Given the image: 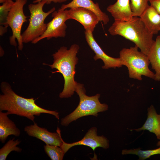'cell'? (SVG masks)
<instances>
[{
    "mask_svg": "<svg viewBox=\"0 0 160 160\" xmlns=\"http://www.w3.org/2000/svg\"><path fill=\"white\" fill-rule=\"evenodd\" d=\"M9 115L7 111H0V141L2 143H5L9 136L18 137L20 134V130L8 116Z\"/></svg>",
    "mask_w": 160,
    "mask_h": 160,
    "instance_id": "cell-16",
    "label": "cell"
},
{
    "mask_svg": "<svg viewBox=\"0 0 160 160\" xmlns=\"http://www.w3.org/2000/svg\"><path fill=\"white\" fill-rule=\"evenodd\" d=\"M140 17L148 30L153 35L160 31V15L151 5Z\"/></svg>",
    "mask_w": 160,
    "mask_h": 160,
    "instance_id": "cell-17",
    "label": "cell"
},
{
    "mask_svg": "<svg viewBox=\"0 0 160 160\" xmlns=\"http://www.w3.org/2000/svg\"><path fill=\"white\" fill-rule=\"evenodd\" d=\"M7 0H0V3L3 4Z\"/></svg>",
    "mask_w": 160,
    "mask_h": 160,
    "instance_id": "cell-26",
    "label": "cell"
},
{
    "mask_svg": "<svg viewBox=\"0 0 160 160\" xmlns=\"http://www.w3.org/2000/svg\"><path fill=\"white\" fill-rule=\"evenodd\" d=\"M63 143L61 146L65 153L71 148L76 145H84L92 148L93 151L96 148L100 147L106 149L109 147V141L108 139L103 135H97V129L95 127L90 128L81 140L72 143H67L62 140Z\"/></svg>",
    "mask_w": 160,
    "mask_h": 160,
    "instance_id": "cell-9",
    "label": "cell"
},
{
    "mask_svg": "<svg viewBox=\"0 0 160 160\" xmlns=\"http://www.w3.org/2000/svg\"><path fill=\"white\" fill-rule=\"evenodd\" d=\"M140 147L133 149H124L122 151L123 155L127 154L136 155L138 156L139 160H144L150 158L153 155L160 154V147L154 149L143 150Z\"/></svg>",
    "mask_w": 160,
    "mask_h": 160,
    "instance_id": "cell-20",
    "label": "cell"
},
{
    "mask_svg": "<svg viewBox=\"0 0 160 160\" xmlns=\"http://www.w3.org/2000/svg\"><path fill=\"white\" fill-rule=\"evenodd\" d=\"M157 146H160V141H159L156 144Z\"/></svg>",
    "mask_w": 160,
    "mask_h": 160,
    "instance_id": "cell-27",
    "label": "cell"
},
{
    "mask_svg": "<svg viewBox=\"0 0 160 160\" xmlns=\"http://www.w3.org/2000/svg\"><path fill=\"white\" fill-rule=\"evenodd\" d=\"M138 49L135 45L129 48H123L119 52V58L123 65L127 68L129 77L141 80L143 76L154 80L155 73L148 67L150 62L148 56Z\"/></svg>",
    "mask_w": 160,
    "mask_h": 160,
    "instance_id": "cell-5",
    "label": "cell"
},
{
    "mask_svg": "<svg viewBox=\"0 0 160 160\" xmlns=\"http://www.w3.org/2000/svg\"><path fill=\"white\" fill-rule=\"evenodd\" d=\"M67 0H34L33 1V3H36L41 1H45L46 4H49L52 2L55 3H62L66 2Z\"/></svg>",
    "mask_w": 160,
    "mask_h": 160,
    "instance_id": "cell-25",
    "label": "cell"
},
{
    "mask_svg": "<svg viewBox=\"0 0 160 160\" xmlns=\"http://www.w3.org/2000/svg\"><path fill=\"white\" fill-rule=\"evenodd\" d=\"M15 1L7 0L0 6V35L3 36L7 31L8 25L7 23L9 13Z\"/></svg>",
    "mask_w": 160,
    "mask_h": 160,
    "instance_id": "cell-19",
    "label": "cell"
},
{
    "mask_svg": "<svg viewBox=\"0 0 160 160\" xmlns=\"http://www.w3.org/2000/svg\"><path fill=\"white\" fill-rule=\"evenodd\" d=\"M69 19H74L81 23L85 30L93 32L100 21L98 17L93 12L81 7L71 8L67 10Z\"/></svg>",
    "mask_w": 160,
    "mask_h": 160,
    "instance_id": "cell-12",
    "label": "cell"
},
{
    "mask_svg": "<svg viewBox=\"0 0 160 160\" xmlns=\"http://www.w3.org/2000/svg\"><path fill=\"white\" fill-rule=\"evenodd\" d=\"M149 0H130V5L133 17H140L148 7Z\"/></svg>",
    "mask_w": 160,
    "mask_h": 160,
    "instance_id": "cell-22",
    "label": "cell"
},
{
    "mask_svg": "<svg viewBox=\"0 0 160 160\" xmlns=\"http://www.w3.org/2000/svg\"><path fill=\"white\" fill-rule=\"evenodd\" d=\"M44 150L52 160H62L65 154L60 146L46 144Z\"/></svg>",
    "mask_w": 160,
    "mask_h": 160,
    "instance_id": "cell-23",
    "label": "cell"
},
{
    "mask_svg": "<svg viewBox=\"0 0 160 160\" xmlns=\"http://www.w3.org/2000/svg\"><path fill=\"white\" fill-rule=\"evenodd\" d=\"M0 88V111H7L9 114L25 117L34 122L35 116L41 113L50 114L59 119V113L43 108L37 105L33 98H25L19 95L12 90L9 83L2 82Z\"/></svg>",
    "mask_w": 160,
    "mask_h": 160,
    "instance_id": "cell-1",
    "label": "cell"
},
{
    "mask_svg": "<svg viewBox=\"0 0 160 160\" xmlns=\"http://www.w3.org/2000/svg\"><path fill=\"white\" fill-rule=\"evenodd\" d=\"M75 7L83 8L93 12L104 25L107 24L109 21L108 15L102 11L98 4L94 3L92 0H72L68 4H63L60 9L63 10Z\"/></svg>",
    "mask_w": 160,
    "mask_h": 160,
    "instance_id": "cell-13",
    "label": "cell"
},
{
    "mask_svg": "<svg viewBox=\"0 0 160 160\" xmlns=\"http://www.w3.org/2000/svg\"><path fill=\"white\" fill-rule=\"evenodd\" d=\"M52 19L47 24V28L44 33L32 43L35 44L44 39L49 40L52 38L64 37L66 36L67 26L65 22L69 20L67 9H60L52 13Z\"/></svg>",
    "mask_w": 160,
    "mask_h": 160,
    "instance_id": "cell-8",
    "label": "cell"
},
{
    "mask_svg": "<svg viewBox=\"0 0 160 160\" xmlns=\"http://www.w3.org/2000/svg\"><path fill=\"white\" fill-rule=\"evenodd\" d=\"M147 117L143 126L137 129H130L139 132L147 130L155 134L157 139L160 140V114H158L154 106L151 105L147 109Z\"/></svg>",
    "mask_w": 160,
    "mask_h": 160,
    "instance_id": "cell-15",
    "label": "cell"
},
{
    "mask_svg": "<svg viewBox=\"0 0 160 160\" xmlns=\"http://www.w3.org/2000/svg\"><path fill=\"white\" fill-rule=\"evenodd\" d=\"M24 130L29 136L36 137L45 144L59 146H61L62 144L61 131L58 127L56 132H52L47 129L39 127L34 122L33 125L25 127Z\"/></svg>",
    "mask_w": 160,
    "mask_h": 160,
    "instance_id": "cell-11",
    "label": "cell"
},
{
    "mask_svg": "<svg viewBox=\"0 0 160 160\" xmlns=\"http://www.w3.org/2000/svg\"><path fill=\"white\" fill-rule=\"evenodd\" d=\"M27 0H15V2L9 13L7 20V24L11 28L12 35L9 37L10 44L16 47L17 39L18 42V49L21 51L23 48V43L21 28L23 24L27 21L23 12V7Z\"/></svg>",
    "mask_w": 160,
    "mask_h": 160,
    "instance_id": "cell-7",
    "label": "cell"
},
{
    "mask_svg": "<svg viewBox=\"0 0 160 160\" xmlns=\"http://www.w3.org/2000/svg\"><path fill=\"white\" fill-rule=\"evenodd\" d=\"M92 32L90 31L85 30L84 33L86 41L91 49L95 54L94 57L95 60L100 59L103 62L104 65L102 68L104 69L120 68L123 65L120 58H115L107 55L103 51L97 43L93 37Z\"/></svg>",
    "mask_w": 160,
    "mask_h": 160,
    "instance_id": "cell-10",
    "label": "cell"
},
{
    "mask_svg": "<svg viewBox=\"0 0 160 160\" xmlns=\"http://www.w3.org/2000/svg\"><path fill=\"white\" fill-rule=\"evenodd\" d=\"M45 4L46 1H43L28 5L30 15L28 25L22 34L23 43H32L45 31L47 24L44 23V20L49 15L55 10V7H53L47 12H44L43 7Z\"/></svg>",
    "mask_w": 160,
    "mask_h": 160,
    "instance_id": "cell-6",
    "label": "cell"
},
{
    "mask_svg": "<svg viewBox=\"0 0 160 160\" xmlns=\"http://www.w3.org/2000/svg\"><path fill=\"white\" fill-rule=\"evenodd\" d=\"M150 5L160 15V0H149Z\"/></svg>",
    "mask_w": 160,
    "mask_h": 160,
    "instance_id": "cell-24",
    "label": "cell"
},
{
    "mask_svg": "<svg viewBox=\"0 0 160 160\" xmlns=\"http://www.w3.org/2000/svg\"><path fill=\"white\" fill-rule=\"evenodd\" d=\"M147 56L152 68L155 72L154 80L160 81V35L156 37Z\"/></svg>",
    "mask_w": 160,
    "mask_h": 160,
    "instance_id": "cell-18",
    "label": "cell"
},
{
    "mask_svg": "<svg viewBox=\"0 0 160 160\" xmlns=\"http://www.w3.org/2000/svg\"><path fill=\"white\" fill-rule=\"evenodd\" d=\"M106 9L113 17L114 21H127L133 17L129 0H117L114 4L108 6Z\"/></svg>",
    "mask_w": 160,
    "mask_h": 160,
    "instance_id": "cell-14",
    "label": "cell"
},
{
    "mask_svg": "<svg viewBox=\"0 0 160 160\" xmlns=\"http://www.w3.org/2000/svg\"><path fill=\"white\" fill-rule=\"evenodd\" d=\"M108 31L112 35H120L133 42L147 55L155 41L153 34L138 17H132L127 21H114Z\"/></svg>",
    "mask_w": 160,
    "mask_h": 160,
    "instance_id": "cell-3",
    "label": "cell"
},
{
    "mask_svg": "<svg viewBox=\"0 0 160 160\" xmlns=\"http://www.w3.org/2000/svg\"><path fill=\"white\" fill-rule=\"evenodd\" d=\"M75 92L79 97V104L73 111L61 119V124L63 126H67L73 121L84 116L92 115L97 117L98 113L108 109L107 104L100 102V94L91 96L87 95L83 84L77 82Z\"/></svg>",
    "mask_w": 160,
    "mask_h": 160,
    "instance_id": "cell-4",
    "label": "cell"
},
{
    "mask_svg": "<svg viewBox=\"0 0 160 160\" xmlns=\"http://www.w3.org/2000/svg\"><path fill=\"white\" fill-rule=\"evenodd\" d=\"M79 49V46L76 44L72 45L68 49L66 47L62 46L52 54V64L47 65L52 69H57V72L61 73L64 78V86L59 95L60 98L71 97L75 92L77 82L74 78L76 65L78 60L76 55Z\"/></svg>",
    "mask_w": 160,
    "mask_h": 160,
    "instance_id": "cell-2",
    "label": "cell"
},
{
    "mask_svg": "<svg viewBox=\"0 0 160 160\" xmlns=\"http://www.w3.org/2000/svg\"><path fill=\"white\" fill-rule=\"evenodd\" d=\"M20 142L18 139L15 140L14 138L10 139L0 149V160H6L8 155L12 151L20 152L22 149L17 146Z\"/></svg>",
    "mask_w": 160,
    "mask_h": 160,
    "instance_id": "cell-21",
    "label": "cell"
}]
</instances>
